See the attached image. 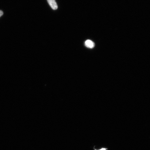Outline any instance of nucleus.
Returning a JSON list of instances; mask_svg holds the SVG:
<instances>
[{
    "label": "nucleus",
    "instance_id": "f257e3e1",
    "mask_svg": "<svg viewBox=\"0 0 150 150\" xmlns=\"http://www.w3.org/2000/svg\"><path fill=\"white\" fill-rule=\"evenodd\" d=\"M49 4L54 10H56L58 8V6L55 0H47Z\"/></svg>",
    "mask_w": 150,
    "mask_h": 150
},
{
    "label": "nucleus",
    "instance_id": "7ed1b4c3",
    "mask_svg": "<svg viewBox=\"0 0 150 150\" xmlns=\"http://www.w3.org/2000/svg\"><path fill=\"white\" fill-rule=\"evenodd\" d=\"M94 149L95 150H107L108 149H107V148H102V149H95V148H94Z\"/></svg>",
    "mask_w": 150,
    "mask_h": 150
},
{
    "label": "nucleus",
    "instance_id": "20e7f679",
    "mask_svg": "<svg viewBox=\"0 0 150 150\" xmlns=\"http://www.w3.org/2000/svg\"><path fill=\"white\" fill-rule=\"evenodd\" d=\"M3 14V12L2 11L0 10V17L2 16Z\"/></svg>",
    "mask_w": 150,
    "mask_h": 150
},
{
    "label": "nucleus",
    "instance_id": "f03ea898",
    "mask_svg": "<svg viewBox=\"0 0 150 150\" xmlns=\"http://www.w3.org/2000/svg\"><path fill=\"white\" fill-rule=\"evenodd\" d=\"M86 47L89 48H93L95 47V43L92 41L90 40H86L85 42Z\"/></svg>",
    "mask_w": 150,
    "mask_h": 150
}]
</instances>
